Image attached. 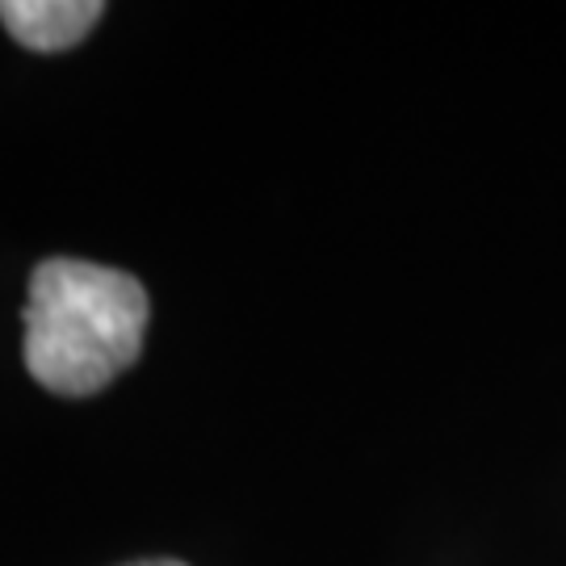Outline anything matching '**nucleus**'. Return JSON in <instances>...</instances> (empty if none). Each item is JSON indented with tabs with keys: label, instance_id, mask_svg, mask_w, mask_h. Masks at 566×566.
Returning <instances> with one entry per match:
<instances>
[{
	"label": "nucleus",
	"instance_id": "1",
	"mask_svg": "<svg viewBox=\"0 0 566 566\" xmlns=\"http://www.w3.org/2000/svg\"><path fill=\"white\" fill-rule=\"evenodd\" d=\"M147 294L130 273L88 261H42L25 303V369L63 399L97 395L139 361Z\"/></svg>",
	"mask_w": 566,
	"mask_h": 566
},
{
	"label": "nucleus",
	"instance_id": "2",
	"mask_svg": "<svg viewBox=\"0 0 566 566\" xmlns=\"http://www.w3.org/2000/svg\"><path fill=\"white\" fill-rule=\"evenodd\" d=\"M102 0H0V21L30 51H67L102 21Z\"/></svg>",
	"mask_w": 566,
	"mask_h": 566
},
{
	"label": "nucleus",
	"instance_id": "3",
	"mask_svg": "<svg viewBox=\"0 0 566 566\" xmlns=\"http://www.w3.org/2000/svg\"><path fill=\"white\" fill-rule=\"evenodd\" d=\"M130 566H185L177 558H147V563H130Z\"/></svg>",
	"mask_w": 566,
	"mask_h": 566
}]
</instances>
